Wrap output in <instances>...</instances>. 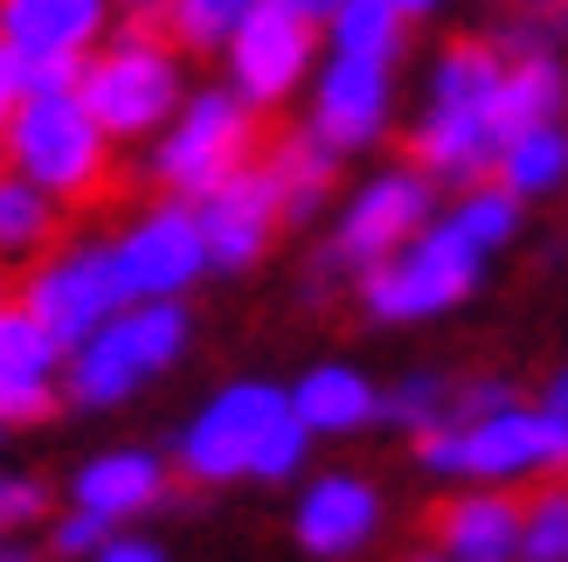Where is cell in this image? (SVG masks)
<instances>
[{"instance_id":"836d02e7","label":"cell","mask_w":568,"mask_h":562,"mask_svg":"<svg viewBox=\"0 0 568 562\" xmlns=\"http://www.w3.org/2000/svg\"><path fill=\"white\" fill-rule=\"evenodd\" d=\"M42 514H49L42 480H28V472H0V535H8V528L42 521Z\"/></svg>"},{"instance_id":"d590c367","label":"cell","mask_w":568,"mask_h":562,"mask_svg":"<svg viewBox=\"0 0 568 562\" xmlns=\"http://www.w3.org/2000/svg\"><path fill=\"white\" fill-rule=\"evenodd\" d=\"M91 562H166V549H160V542H146V535H111Z\"/></svg>"},{"instance_id":"7402d4cb","label":"cell","mask_w":568,"mask_h":562,"mask_svg":"<svg viewBox=\"0 0 568 562\" xmlns=\"http://www.w3.org/2000/svg\"><path fill=\"white\" fill-rule=\"evenodd\" d=\"M568 111V63L548 49V56H514L499 77V98H493V132H520V126H541V119H561Z\"/></svg>"},{"instance_id":"9a60e30c","label":"cell","mask_w":568,"mask_h":562,"mask_svg":"<svg viewBox=\"0 0 568 562\" xmlns=\"http://www.w3.org/2000/svg\"><path fill=\"white\" fill-rule=\"evenodd\" d=\"M430 542L450 562H520V500L506 486H465L437 500Z\"/></svg>"},{"instance_id":"f1b7e54d","label":"cell","mask_w":568,"mask_h":562,"mask_svg":"<svg viewBox=\"0 0 568 562\" xmlns=\"http://www.w3.org/2000/svg\"><path fill=\"white\" fill-rule=\"evenodd\" d=\"M444 417H450V375H437V369H416V375H403L395 389H382V424L409 431V438L437 431Z\"/></svg>"},{"instance_id":"4316f807","label":"cell","mask_w":568,"mask_h":562,"mask_svg":"<svg viewBox=\"0 0 568 562\" xmlns=\"http://www.w3.org/2000/svg\"><path fill=\"white\" fill-rule=\"evenodd\" d=\"M63 375V348L49 341V327L28 305H0V382H55Z\"/></svg>"},{"instance_id":"f35d334b","label":"cell","mask_w":568,"mask_h":562,"mask_svg":"<svg viewBox=\"0 0 568 562\" xmlns=\"http://www.w3.org/2000/svg\"><path fill=\"white\" fill-rule=\"evenodd\" d=\"M284 8H292V14H305V21H333V8H339V0H284Z\"/></svg>"},{"instance_id":"b9f144b4","label":"cell","mask_w":568,"mask_h":562,"mask_svg":"<svg viewBox=\"0 0 568 562\" xmlns=\"http://www.w3.org/2000/svg\"><path fill=\"white\" fill-rule=\"evenodd\" d=\"M0 562H36V555H21V549H0Z\"/></svg>"},{"instance_id":"52a82bcc","label":"cell","mask_w":568,"mask_h":562,"mask_svg":"<svg viewBox=\"0 0 568 562\" xmlns=\"http://www.w3.org/2000/svg\"><path fill=\"white\" fill-rule=\"evenodd\" d=\"M257 139V104L236 98L230 83L215 91H194L174 119H166L160 147H153V181L174 194V202H202L222 181H236L243 167H257L264 153Z\"/></svg>"},{"instance_id":"9c48e42d","label":"cell","mask_w":568,"mask_h":562,"mask_svg":"<svg viewBox=\"0 0 568 562\" xmlns=\"http://www.w3.org/2000/svg\"><path fill=\"white\" fill-rule=\"evenodd\" d=\"M423 222H437L430 174H423V167H382V174H367V181L347 194V209H339L326 250H333L347 271H367V264L395 258V250L423 230Z\"/></svg>"},{"instance_id":"277c9868","label":"cell","mask_w":568,"mask_h":562,"mask_svg":"<svg viewBox=\"0 0 568 562\" xmlns=\"http://www.w3.org/2000/svg\"><path fill=\"white\" fill-rule=\"evenodd\" d=\"M187 305L181 299H132L119 305L91 341H77L63 354V389L77 410H119L139 397L153 375H166L187 354Z\"/></svg>"},{"instance_id":"484cf974","label":"cell","mask_w":568,"mask_h":562,"mask_svg":"<svg viewBox=\"0 0 568 562\" xmlns=\"http://www.w3.org/2000/svg\"><path fill=\"white\" fill-rule=\"evenodd\" d=\"M257 8V0H160V36L187 49V56H215V49H230V36L243 28V14Z\"/></svg>"},{"instance_id":"cb8c5ba5","label":"cell","mask_w":568,"mask_h":562,"mask_svg":"<svg viewBox=\"0 0 568 562\" xmlns=\"http://www.w3.org/2000/svg\"><path fill=\"white\" fill-rule=\"evenodd\" d=\"M499 77H506V56L493 36H471V42H450L430 70V104H458V111H486L493 119V98H499Z\"/></svg>"},{"instance_id":"ffe728a7","label":"cell","mask_w":568,"mask_h":562,"mask_svg":"<svg viewBox=\"0 0 568 562\" xmlns=\"http://www.w3.org/2000/svg\"><path fill=\"white\" fill-rule=\"evenodd\" d=\"M264 174H271L277 202H284V222H305V215H320V209H326V194H333V181H339V153L305 126V132L271 139Z\"/></svg>"},{"instance_id":"7bdbcfd3","label":"cell","mask_w":568,"mask_h":562,"mask_svg":"<svg viewBox=\"0 0 568 562\" xmlns=\"http://www.w3.org/2000/svg\"><path fill=\"white\" fill-rule=\"evenodd\" d=\"M416 562H450V555H437V549H430V555H416Z\"/></svg>"},{"instance_id":"8d00e7d4","label":"cell","mask_w":568,"mask_h":562,"mask_svg":"<svg viewBox=\"0 0 568 562\" xmlns=\"http://www.w3.org/2000/svg\"><path fill=\"white\" fill-rule=\"evenodd\" d=\"M514 14H527V21L555 28V36H568V0H514Z\"/></svg>"},{"instance_id":"60d3db41","label":"cell","mask_w":568,"mask_h":562,"mask_svg":"<svg viewBox=\"0 0 568 562\" xmlns=\"http://www.w3.org/2000/svg\"><path fill=\"white\" fill-rule=\"evenodd\" d=\"M132 14H160V0H132Z\"/></svg>"},{"instance_id":"83f0119b","label":"cell","mask_w":568,"mask_h":562,"mask_svg":"<svg viewBox=\"0 0 568 562\" xmlns=\"http://www.w3.org/2000/svg\"><path fill=\"white\" fill-rule=\"evenodd\" d=\"M520 209H527L520 194H514V188H499V181L486 174V181L458 188V202H450V222H458V230L493 258V250H506V243L520 237Z\"/></svg>"},{"instance_id":"8fae6325","label":"cell","mask_w":568,"mask_h":562,"mask_svg":"<svg viewBox=\"0 0 568 562\" xmlns=\"http://www.w3.org/2000/svg\"><path fill=\"white\" fill-rule=\"evenodd\" d=\"M111 258H119L132 299H187V285L209 271L202 215H194V202H160L111 243Z\"/></svg>"},{"instance_id":"8992f818","label":"cell","mask_w":568,"mask_h":562,"mask_svg":"<svg viewBox=\"0 0 568 562\" xmlns=\"http://www.w3.org/2000/svg\"><path fill=\"white\" fill-rule=\"evenodd\" d=\"M478 278H486V250L450 215H437V222H423L395 258L361 271V305H367V320H382V327H416V320H437L450 305H465L478 292Z\"/></svg>"},{"instance_id":"ab89813d","label":"cell","mask_w":568,"mask_h":562,"mask_svg":"<svg viewBox=\"0 0 568 562\" xmlns=\"http://www.w3.org/2000/svg\"><path fill=\"white\" fill-rule=\"evenodd\" d=\"M395 8H403V14L416 21V14H437V8H444V0H395Z\"/></svg>"},{"instance_id":"4fadbf2b","label":"cell","mask_w":568,"mask_h":562,"mask_svg":"<svg viewBox=\"0 0 568 562\" xmlns=\"http://www.w3.org/2000/svg\"><path fill=\"white\" fill-rule=\"evenodd\" d=\"M194 215H202V237H209V271H230V278L264 264V250L284 230V202H277V188L264 174V160L243 167L236 181H222L215 194H202Z\"/></svg>"},{"instance_id":"1f68e13d","label":"cell","mask_w":568,"mask_h":562,"mask_svg":"<svg viewBox=\"0 0 568 562\" xmlns=\"http://www.w3.org/2000/svg\"><path fill=\"white\" fill-rule=\"evenodd\" d=\"M506 403H520L506 375H471V382H450V417H444V424H478V417H493V410H506Z\"/></svg>"},{"instance_id":"5b68a950","label":"cell","mask_w":568,"mask_h":562,"mask_svg":"<svg viewBox=\"0 0 568 562\" xmlns=\"http://www.w3.org/2000/svg\"><path fill=\"white\" fill-rule=\"evenodd\" d=\"M77 98L91 104V119L111 132V147H119V139L166 132V119H174L187 98H181V56L160 36V21L139 14L125 36H104L83 56Z\"/></svg>"},{"instance_id":"f546056e","label":"cell","mask_w":568,"mask_h":562,"mask_svg":"<svg viewBox=\"0 0 568 562\" xmlns=\"http://www.w3.org/2000/svg\"><path fill=\"white\" fill-rule=\"evenodd\" d=\"M520 562H568V486L520 500Z\"/></svg>"},{"instance_id":"74e56055","label":"cell","mask_w":568,"mask_h":562,"mask_svg":"<svg viewBox=\"0 0 568 562\" xmlns=\"http://www.w3.org/2000/svg\"><path fill=\"white\" fill-rule=\"evenodd\" d=\"M548 410H555V417H568V361L548 375Z\"/></svg>"},{"instance_id":"ba28073f","label":"cell","mask_w":568,"mask_h":562,"mask_svg":"<svg viewBox=\"0 0 568 562\" xmlns=\"http://www.w3.org/2000/svg\"><path fill=\"white\" fill-rule=\"evenodd\" d=\"M21 305L49 327V341L70 354L77 341H91L119 305H132V292H125V271L111 258V243H55L49 258L28 264Z\"/></svg>"},{"instance_id":"7c38bea8","label":"cell","mask_w":568,"mask_h":562,"mask_svg":"<svg viewBox=\"0 0 568 562\" xmlns=\"http://www.w3.org/2000/svg\"><path fill=\"white\" fill-rule=\"evenodd\" d=\"M388 111H395V83L388 63H367V56H326V70L312 77V132L347 160L361 147H375L388 132Z\"/></svg>"},{"instance_id":"7a4b0ae2","label":"cell","mask_w":568,"mask_h":562,"mask_svg":"<svg viewBox=\"0 0 568 562\" xmlns=\"http://www.w3.org/2000/svg\"><path fill=\"white\" fill-rule=\"evenodd\" d=\"M0 160L42 194H55L63 209L111 194V132L91 119L77 91H21V104L0 126Z\"/></svg>"},{"instance_id":"5bb4252c","label":"cell","mask_w":568,"mask_h":562,"mask_svg":"<svg viewBox=\"0 0 568 562\" xmlns=\"http://www.w3.org/2000/svg\"><path fill=\"white\" fill-rule=\"evenodd\" d=\"M382 528V493L375 480L361 472H320V480L298 486V508H292V542L312 562H347L375 542Z\"/></svg>"},{"instance_id":"4dcf8cb0","label":"cell","mask_w":568,"mask_h":562,"mask_svg":"<svg viewBox=\"0 0 568 562\" xmlns=\"http://www.w3.org/2000/svg\"><path fill=\"white\" fill-rule=\"evenodd\" d=\"M111 535H119V528H111L104 514H91V508H77V500H70V508L49 521V555H63V562H91Z\"/></svg>"},{"instance_id":"e575fe53","label":"cell","mask_w":568,"mask_h":562,"mask_svg":"<svg viewBox=\"0 0 568 562\" xmlns=\"http://www.w3.org/2000/svg\"><path fill=\"white\" fill-rule=\"evenodd\" d=\"M21 91H28V77H21V49H14V42H0V126H8V111L21 104Z\"/></svg>"},{"instance_id":"603a6c76","label":"cell","mask_w":568,"mask_h":562,"mask_svg":"<svg viewBox=\"0 0 568 562\" xmlns=\"http://www.w3.org/2000/svg\"><path fill=\"white\" fill-rule=\"evenodd\" d=\"M55 237H63V202L0 167V264H36L55 250Z\"/></svg>"},{"instance_id":"e0dca14e","label":"cell","mask_w":568,"mask_h":562,"mask_svg":"<svg viewBox=\"0 0 568 562\" xmlns=\"http://www.w3.org/2000/svg\"><path fill=\"white\" fill-rule=\"evenodd\" d=\"M409 153L430 181H450V188H471L493 174V153H499V132L486 111H458V104H430L409 132Z\"/></svg>"},{"instance_id":"44dd1931","label":"cell","mask_w":568,"mask_h":562,"mask_svg":"<svg viewBox=\"0 0 568 562\" xmlns=\"http://www.w3.org/2000/svg\"><path fill=\"white\" fill-rule=\"evenodd\" d=\"M493 181L514 188L520 202H541V194H555L568 181V126L561 119H541V126H520L499 139L493 153Z\"/></svg>"},{"instance_id":"2e32d148","label":"cell","mask_w":568,"mask_h":562,"mask_svg":"<svg viewBox=\"0 0 568 562\" xmlns=\"http://www.w3.org/2000/svg\"><path fill=\"white\" fill-rule=\"evenodd\" d=\"M70 500L91 508V514H104L111 528H125V521L153 514L166 500V459L139 452V444H125V452H98V459H83L70 472Z\"/></svg>"},{"instance_id":"ee69618b","label":"cell","mask_w":568,"mask_h":562,"mask_svg":"<svg viewBox=\"0 0 568 562\" xmlns=\"http://www.w3.org/2000/svg\"><path fill=\"white\" fill-rule=\"evenodd\" d=\"M8 438H14V431H8V424H0V444H8Z\"/></svg>"},{"instance_id":"d4e9b609","label":"cell","mask_w":568,"mask_h":562,"mask_svg":"<svg viewBox=\"0 0 568 562\" xmlns=\"http://www.w3.org/2000/svg\"><path fill=\"white\" fill-rule=\"evenodd\" d=\"M326 28H333V56H367V63H388V70L409 42V14L395 0H339Z\"/></svg>"},{"instance_id":"3957f363","label":"cell","mask_w":568,"mask_h":562,"mask_svg":"<svg viewBox=\"0 0 568 562\" xmlns=\"http://www.w3.org/2000/svg\"><path fill=\"white\" fill-rule=\"evenodd\" d=\"M416 465L437 480H471V486H520V480H548L568 472V417L548 403H506L478 424H437L416 438Z\"/></svg>"},{"instance_id":"ac0fdd59","label":"cell","mask_w":568,"mask_h":562,"mask_svg":"<svg viewBox=\"0 0 568 562\" xmlns=\"http://www.w3.org/2000/svg\"><path fill=\"white\" fill-rule=\"evenodd\" d=\"M111 36V0H0V42L21 56H91Z\"/></svg>"},{"instance_id":"d6986e66","label":"cell","mask_w":568,"mask_h":562,"mask_svg":"<svg viewBox=\"0 0 568 562\" xmlns=\"http://www.w3.org/2000/svg\"><path fill=\"white\" fill-rule=\"evenodd\" d=\"M292 410L312 438H354L367 424H382V389L354 361H320L292 382Z\"/></svg>"},{"instance_id":"f6af8a7d","label":"cell","mask_w":568,"mask_h":562,"mask_svg":"<svg viewBox=\"0 0 568 562\" xmlns=\"http://www.w3.org/2000/svg\"><path fill=\"white\" fill-rule=\"evenodd\" d=\"M0 305H8V285H0Z\"/></svg>"},{"instance_id":"30bf717a","label":"cell","mask_w":568,"mask_h":562,"mask_svg":"<svg viewBox=\"0 0 568 562\" xmlns=\"http://www.w3.org/2000/svg\"><path fill=\"white\" fill-rule=\"evenodd\" d=\"M312 56H320V21L292 14L284 0H257L230 36V49H222V63H230L236 98H250L257 111H277L312 77Z\"/></svg>"},{"instance_id":"d6a6232c","label":"cell","mask_w":568,"mask_h":562,"mask_svg":"<svg viewBox=\"0 0 568 562\" xmlns=\"http://www.w3.org/2000/svg\"><path fill=\"white\" fill-rule=\"evenodd\" d=\"M55 403H63V389H55V382H0V424H8V431L42 424Z\"/></svg>"},{"instance_id":"6da1fadb","label":"cell","mask_w":568,"mask_h":562,"mask_svg":"<svg viewBox=\"0 0 568 562\" xmlns=\"http://www.w3.org/2000/svg\"><path fill=\"white\" fill-rule=\"evenodd\" d=\"M305 452H312V431L298 424L292 389L264 382V375H243V382H222L215 397L187 417V431L174 444V465L194 486H236V480L284 486V480L305 472Z\"/></svg>"}]
</instances>
